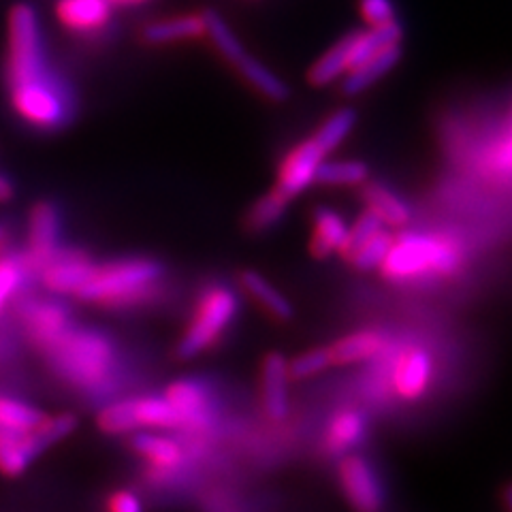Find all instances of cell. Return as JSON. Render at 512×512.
Segmentation results:
<instances>
[{"label": "cell", "mask_w": 512, "mask_h": 512, "mask_svg": "<svg viewBox=\"0 0 512 512\" xmlns=\"http://www.w3.org/2000/svg\"><path fill=\"white\" fill-rule=\"evenodd\" d=\"M28 274H32V271L28 269L24 256H0V310H3L7 306V301L13 299L15 293L24 286Z\"/></svg>", "instance_id": "33"}, {"label": "cell", "mask_w": 512, "mask_h": 512, "mask_svg": "<svg viewBox=\"0 0 512 512\" xmlns=\"http://www.w3.org/2000/svg\"><path fill=\"white\" fill-rule=\"evenodd\" d=\"M60 214L52 203L41 201L30 212L28 222V252L24 261L30 271H41L58 250Z\"/></svg>", "instance_id": "8"}, {"label": "cell", "mask_w": 512, "mask_h": 512, "mask_svg": "<svg viewBox=\"0 0 512 512\" xmlns=\"http://www.w3.org/2000/svg\"><path fill=\"white\" fill-rule=\"evenodd\" d=\"M380 229H384L382 222L370 210H365L361 214V218L346 231V239L340 248V254L344 256V259H348V256L355 252L365 242V239H370Z\"/></svg>", "instance_id": "36"}, {"label": "cell", "mask_w": 512, "mask_h": 512, "mask_svg": "<svg viewBox=\"0 0 512 512\" xmlns=\"http://www.w3.org/2000/svg\"><path fill=\"white\" fill-rule=\"evenodd\" d=\"M233 67L239 71V75H242L254 90H259L269 101L282 103V101L288 99V94H291V90H288V86L282 82V79L276 73H271L263 62L250 58L248 52L242 58H239L233 64Z\"/></svg>", "instance_id": "24"}, {"label": "cell", "mask_w": 512, "mask_h": 512, "mask_svg": "<svg viewBox=\"0 0 512 512\" xmlns=\"http://www.w3.org/2000/svg\"><path fill=\"white\" fill-rule=\"evenodd\" d=\"M160 276H163V267L148 259H126L107 265H94L90 278L75 293V297L114 308L137 306V303L148 301L154 295Z\"/></svg>", "instance_id": "3"}, {"label": "cell", "mask_w": 512, "mask_h": 512, "mask_svg": "<svg viewBox=\"0 0 512 512\" xmlns=\"http://www.w3.org/2000/svg\"><path fill=\"white\" fill-rule=\"evenodd\" d=\"M363 199L367 210L382 222V227H406L412 218L408 203L382 184H367Z\"/></svg>", "instance_id": "20"}, {"label": "cell", "mask_w": 512, "mask_h": 512, "mask_svg": "<svg viewBox=\"0 0 512 512\" xmlns=\"http://www.w3.org/2000/svg\"><path fill=\"white\" fill-rule=\"evenodd\" d=\"M7 79L9 92L60 82L45 62L39 18L30 5H15L9 13Z\"/></svg>", "instance_id": "4"}, {"label": "cell", "mask_w": 512, "mask_h": 512, "mask_svg": "<svg viewBox=\"0 0 512 512\" xmlns=\"http://www.w3.org/2000/svg\"><path fill=\"white\" fill-rule=\"evenodd\" d=\"M45 419V414L13 397H0V431L7 434H30Z\"/></svg>", "instance_id": "27"}, {"label": "cell", "mask_w": 512, "mask_h": 512, "mask_svg": "<svg viewBox=\"0 0 512 512\" xmlns=\"http://www.w3.org/2000/svg\"><path fill=\"white\" fill-rule=\"evenodd\" d=\"M237 314V295L229 286H212L201 295L195 316L178 344V357L192 359L212 348Z\"/></svg>", "instance_id": "5"}, {"label": "cell", "mask_w": 512, "mask_h": 512, "mask_svg": "<svg viewBox=\"0 0 512 512\" xmlns=\"http://www.w3.org/2000/svg\"><path fill=\"white\" fill-rule=\"evenodd\" d=\"M45 451L47 446L43 444L37 429H32L30 434L0 431V472H5L7 476H18Z\"/></svg>", "instance_id": "17"}, {"label": "cell", "mask_w": 512, "mask_h": 512, "mask_svg": "<svg viewBox=\"0 0 512 512\" xmlns=\"http://www.w3.org/2000/svg\"><path fill=\"white\" fill-rule=\"evenodd\" d=\"M94 263L79 250H56L50 261L39 271L47 291L60 295H75L90 278Z\"/></svg>", "instance_id": "10"}, {"label": "cell", "mask_w": 512, "mask_h": 512, "mask_svg": "<svg viewBox=\"0 0 512 512\" xmlns=\"http://www.w3.org/2000/svg\"><path fill=\"white\" fill-rule=\"evenodd\" d=\"M201 37H205V18H203V13L180 15V18L154 22V24L143 28V39H146L152 45L178 43V41L201 39Z\"/></svg>", "instance_id": "22"}, {"label": "cell", "mask_w": 512, "mask_h": 512, "mask_svg": "<svg viewBox=\"0 0 512 512\" xmlns=\"http://www.w3.org/2000/svg\"><path fill=\"white\" fill-rule=\"evenodd\" d=\"M288 361L280 352H269L263 361V408L271 421H284L288 414Z\"/></svg>", "instance_id": "13"}, {"label": "cell", "mask_w": 512, "mask_h": 512, "mask_svg": "<svg viewBox=\"0 0 512 512\" xmlns=\"http://www.w3.org/2000/svg\"><path fill=\"white\" fill-rule=\"evenodd\" d=\"M135 453L146 459L156 472L171 474L173 470L182 468L186 459L184 448L169 436L154 434V431H135L131 440Z\"/></svg>", "instance_id": "16"}, {"label": "cell", "mask_w": 512, "mask_h": 512, "mask_svg": "<svg viewBox=\"0 0 512 512\" xmlns=\"http://www.w3.org/2000/svg\"><path fill=\"white\" fill-rule=\"evenodd\" d=\"M15 195V188H13V182L7 178V175L0 173V203H7L11 201Z\"/></svg>", "instance_id": "39"}, {"label": "cell", "mask_w": 512, "mask_h": 512, "mask_svg": "<svg viewBox=\"0 0 512 512\" xmlns=\"http://www.w3.org/2000/svg\"><path fill=\"white\" fill-rule=\"evenodd\" d=\"M165 399L178 412L180 423L188 434H203L212 427V406L210 397L201 382L178 380L165 393Z\"/></svg>", "instance_id": "9"}, {"label": "cell", "mask_w": 512, "mask_h": 512, "mask_svg": "<svg viewBox=\"0 0 512 512\" xmlns=\"http://www.w3.org/2000/svg\"><path fill=\"white\" fill-rule=\"evenodd\" d=\"M389 376L397 397L416 402L427 393L431 378H434V359L425 348L408 346L395 355Z\"/></svg>", "instance_id": "7"}, {"label": "cell", "mask_w": 512, "mask_h": 512, "mask_svg": "<svg viewBox=\"0 0 512 512\" xmlns=\"http://www.w3.org/2000/svg\"><path fill=\"white\" fill-rule=\"evenodd\" d=\"M340 487L355 512H380L384 489L374 466L365 457L346 455L340 463Z\"/></svg>", "instance_id": "6"}, {"label": "cell", "mask_w": 512, "mask_h": 512, "mask_svg": "<svg viewBox=\"0 0 512 512\" xmlns=\"http://www.w3.org/2000/svg\"><path fill=\"white\" fill-rule=\"evenodd\" d=\"M45 352L58 376L88 391L101 389L116 367L114 344L99 331L71 327Z\"/></svg>", "instance_id": "2"}, {"label": "cell", "mask_w": 512, "mask_h": 512, "mask_svg": "<svg viewBox=\"0 0 512 512\" xmlns=\"http://www.w3.org/2000/svg\"><path fill=\"white\" fill-rule=\"evenodd\" d=\"M325 154L318 150L316 143L303 141L297 148L286 154L278 171V190L284 197H297L299 192L306 190L310 184L316 182V171L323 165Z\"/></svg>", "instance_id": "11"}, {"label": "cell", "mask_w": 512, "mask_h": 512, "mask_svg": "<svg viewBox=\"0 0 512 512\" xmlns=\"http://www.w3.org/2000/svg\"><path fill=\"white\" fill-rule=\"evenodd\" d=\"M242 286L244 291L254 299L259 301L261 306L278 320H288L293 318V306L288 303V299L278 291L276 286H271L259 271H244L242 274Z\"/></svg>", "instance_id": "26"}, {"label": "cell", "mask_w": 512, "mask_h": 512, "mask_svg": "<svg viewBox=\"0 0 512 512\" xmlns=\"http://www.w3.org/2000/svg\"><path fill=\"white\" fill-rule=\"evenodd\" d=\"M359 11H361L363 20L367 22V26H370V28L397 22L395 20V7H393L391 0H361Z\"/></svg>", "instance_id": "37"}, {"label": "cell", "mask_w": 512, "mask_h": 512, "mask_svg": "<svg viewBox=\"0 0 512 512\" xmlns=\"http://www.w3.org/2000/svg\"><path fill=\"white\" fill-rule=\"evenodd\" d=\"M352 69V32L320 56L308 71V82L316 88L329 86Z\"/></svg>", "instance_id": "23"}, {"label": "cell", "mask_w": 512, "mask_h": 512, "mask_svg": "<svg viewBox=\"0 0 512 512\" xmlns=\"http://www.w3.org/2000/svg\"><path fill=\"white\" fill-rule=\"evenodd\" d=\"M99 423L101 431L109 436H124V434H135L137 423H135V414H133V399H120V402H114L105 406L99 412Z\"/></svg>", "instance_id": "32"}, {"label": "cell", "mask_w": 512, "mask_h": 512, "mask_svg": "<svg viewBox=\"0 0 512 512\" xmlns=\"http://www.w3.org/2000/svg\"><path fill=\"white\" fill-rule=\"evenodd\" d=\"M56 13L60 24L77 35H96L111 20L105 0H60Z\"/></svg>", "instance_id": "14"}, {"label": "cell", "mask_w": 512, "mask_h": 512, "mask_svg": "<svg viewBox=\"0 0 512 512\" xmlns=\"http://www.w3.org/2000/svg\"><path fill=\"white\" fill-rule=\"evenodd\" d=\"M107 512H143V504L135 491L120 489L107 500Z\"/></svg>", "instance_id": "38"}, {"label": "cell", "mask_w": 512, "mask_h": 512, "mask_svg": "<svg viewBox=\"0 0 512 512\" xmlns=\"http://www.w3.org/2000/svg\"><path fill=\"white\" fill-rule=\"evenodd\" d=\"M133 414L137 431L146 429H180V416L165 397H133Z\"/></svg>", "instance_id": "25"}, {"label": "cell", "mask_w": 512, "mask_h": 512, "mask_svg": "<svg viewBox=\"0 0 512 512\" xmlns=\"http://www.w3.org/2000/svg\"><path fill=\"white\" fill-rule=\"evenodd\" d=\"M24 325L30 340L41 350H47L71 329V316L60 303L35 301L24 310Z\"/></svg>", "instance_id": "12"}, {"label": "cell", "mask_w": 512, "mask_h": 512, "mask_svg": "<svg viewBox=\"0 0 512 512\" xmlns=\"http://www.w3.org/2000/svg\"><path fill=\"white\" fill-rule=\"evenodd\" d=\"M391 244H393V235L389 231L380 229L370 239H365V242L352 252L346 261H350L357 269H363V271L376 269L380 267L384 256H387Z\"/></svg>", "instance_id": "34"}, {"label": "cell", "mask_w": 512, "mask_h": 512, "mask_svg": "<svg viewBox=\"0 0 512 512\" xmlns=\"http://www.w3.org/2000/svg\"><path fill=\"white\" fill-rule=\"evenodd\" d=\"M399 58H402V45H391V47H387V50L376 52L374 56L363 60L361 64H357L355 69H350L344 75L342 92L348 96H355L370 86H374L378 79H382L395 67Z\"/></svg>", "instance_id": "18"}, {"label": "cell", "mask_w": 512, "mask_h": 512, "mask_svg": "<svg viewBox=\"0 0 512 512\" xmlns=\"http://www.w3.org/2000/svg\"><path fill=\"white\" fill-rule=\"evenodd\" d=\"M205 37H210L212 43L216 45V50L227 58L231 64H235L239 58L246 54L242 41L237 39L235 32L231 30V26L224 22L216 11H205Z\"/></svg>", "instance_id": "30"}, {"label": "cell", "mask_w": 512, "mask_h": 512, "mask_svg": "<svg viewBox=\"0 0 512 512\" xmlns=\"http://www.w3.org/2000/svg\"><path fill=\"white\" fill-rule=\"evenodd\" d=\"M329 365H333L329 348H312L301 352L293 361H288V376L297 380L312 378L320 372H325Z\"/></svg>", "instance_id": "35"}, {"label": "cell", "mask_w": 512, "mask_h": 512, "mask_svg": "<svg viewBox=\"0 0 512 512\" xmlns=\"http://www.w3.org/2000/svg\"><path fill=\"white\" fill-rule=\"evenodd\" d=\"M346 222L340 214H335L327 207H320L314 212V233L310 242V252L316 259H327V256L338 252L346 239Z\"/></svg>", "instance_id": "21"}, {"label": "cell", "mask_w": 512, "mask_h": 512, "mask_svg": "<svg viewBox=\"0 0 512 512\" xmlns=\"http://www.w3.org/2000/svg\"><path fill=\"white\" fill-rule=\"evenodd\" d=\"M109 7H133V5H141L146 0H105Z\"/></svg>", "instance_id": "40"}, {"label": "cell", "mask_w": 512, "mask_h": 512, "mask_svg": "<svg viewBox=\"0 0 512 512\" xmlns=\"http://www.w3.org/2000/svg\"><path fill=\"white\" fill-rule=\"evenodd\" d=\"M367 419L361 410L346 408L335 412L325 431V451L329 455H348L365 440Z\"/></svg>", "instance_id": "15"}, {"label": "cell", "mask_w": 512, "mask_h": 512, "mask_svg": "<svg viewBox=\"0 0 512 512\" xmlns=\"http://www.w3.org/2000/svg\"><path fill=\"white\" fill-rule=\"evenodd\" d=\"M463 250L457 239L446 235L408 233L393 237L384 256L382 276L393 282H412L429 276H451L461 267Z\"/></svg>", "instance_id": "1"}, {"label": "cell", "mask_w": 512, "mask_h": 512, "mask_svg": "<svg viewBox=\"0 0 512 512\" xmlns=\"http://www.w3.org/2000/svg\"><path fill=\"white\" fill-rule=\"evenodd\" d=\"M355 122H357L355 111L348 109V107L338 109L335 114H331L323 124H320L316 135L312 137V141L316 143L318 150L327 156L350 135L352 128H355Z\"/></svg>", "instance_id": "29"}, {"label": "cell", "mask_w": 512, "mask_h": 512, "mask_svg": "<svg viewBox=\"0 0 512 512\" xmlns=\"http://www.w3.org/2000/svg\"><path fill=\"white\" fill-rule=\"evenodd\" d=\"M384 350H387V338L374 329H363L344 335L342 340H338L329 348L331 361L338 365L370 361L380 357Z\"/></svg>", "instance_id": "19"}, {"label": "cell", "mask_w": 512, "mask_h": 512, "mask_svg": "<svg viewBox=\"0 0 512 512\" xmlns=\"http://www.w3.org/2000/svg\"><path fill=\"white\" fill-rule=\"evenodd\" d=\"M5 237H7V233H5V229H3V227H0V244L5 242Z\"/></svg>", "instance_id": "41"}, {"label": "cell", "mask_w": 512, "mask_h": 512, "mask_svg": "<svg viewBox=\"0 0 512 512\" xmlns=\"http://www.w3.org/2000/svg\"><path fill=\"white\" fill-rule=\"evenodd\" d=\"M288 205V197H284L278 188L256 201L246 216V224L250 231H267L284 216Z\"/></svg>", "instance_id": "31"}, {"label": "cell", "mask_w": 512, "mask_h": 512, "mask_svg": "<svg viewBox=\"0 0 512 512\" xmlns=\"http://www.w3.org/2000/svg\"><path fill=\"white\" fill-rule=\"evenodd\" d=\"M370 178V169L361 160H333L316 171V182L327 186H361Z\"/></svg>", "instance_id": "28"}]
</instances>
